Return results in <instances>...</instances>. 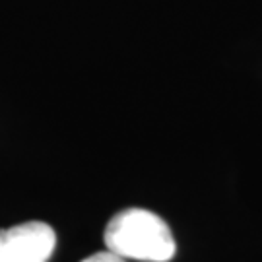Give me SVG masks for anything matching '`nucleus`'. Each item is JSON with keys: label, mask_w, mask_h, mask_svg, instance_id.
<instances>
[{"label": "nucleus", "mask_w": 262, "mask_h": 262, "mask_svg": "<svg viewBox=\"0 0 262 262\" xmlns=\"http://www.w3.org/2000/svg\"><path fill=\"white\" fill-rule=\"evenodd\" d=\"M103 241L107 251L124 260L169 262L177 251L167 222L142 208H128L113 215Z\"/></svg>", "instance_id": "1"}, {"label": "nucleus", "mask_w": 262, "mask_h": 262, "mask_svg": "<svg viewBox=\"0 0 262 262\" xmlns=\"http://www.w3.org/2000/svg\"><path fill=\"white\" fill-rule=\"evenodd\" d=\"M55 247V229L45 222H26L0 231V262H49Z\"/></svg>", "instance_id": "2"}, {"label": "nucleus", "mask_w": 262, "mask_h": 262, "mask_svg": "<svg viewBox=\"0 0 262 262\" xmlns=\"http://www.w3.org/2000/svg\"><path fill=\"white\" fill-rule=\"evenodd\" d=\"M82 262H126V260L121 258L119 254L111 253V251H103V253H95L92 256H88Z\"/></svg>", "instance_id": "3"}]
</instances>
